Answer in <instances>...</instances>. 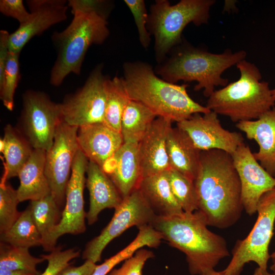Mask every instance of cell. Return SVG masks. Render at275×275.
Returning a JSON list of instances; mask_svg holds the SVG:
<instances>
[{
	"label": "cell",
	"mask_w": 275,
	"mask_h": 275,
	"mask_svg": "<svg viewBox=\"0 0 275 275\" xmlns=\"http://www.w3.org/2000/svg\"><path fill=\"white\" fill-rule=\"evenodd\" d=\"M198 210L208 226L228 228L244 210L240 181L231 154L221 150L201 151L194 180Z\"/></svg>",
	"instance_id": "6da1fadb"
},
{
	"label": "cell",
	"mask_w": 275,
	"mask_h": 275,
	"mask_svg": "<svg viewBox=\"0 0 275 275\" xmlns=\"http://www.w3.org/2000/svg\"><path fill=\"white\" fill-rule=\"evenodd\" d=\"M68 2L73 19L65 30L54 32L51 36L57 52L50 75V83L54 86H60L70 73L80 74L89 47L102 44L109 34L104 1Z\"/></svg>",
	"instance_id": "7a4b0ae2"
},
{
	"label": "cell",
	"mask_w": 275,
	"mask_h": 275,
	"mask_svg": "<svg viewBox=\"0 0 275 275\" xmlns=\"http://www.w3.org/2000/svg\"><path fill=\"white\" fill-rule=\"evenodd\" d=\"M151 226L162 239L185 255L192 275L214 269L222 259L230 255L225 239L208 228L204 216L198 210L156 216Z\"/></svg>",
	"instance_id": "3957f363"
},
{
	"label": "cell",
	"mask_w": 275,
	"mask_h": 275,
	"mask_svg": "<svg viewBox=\"0 0 275 275\" xmlns=\"http://www.w3.org/2000/svg\"><path fill=\"white\" fill-rule=\"evenodd\" d=\"M123 73V83L130 100L142 103L157 117L177 123L195 114L210 111L189 96L187 85H179L159 78L148 64L126 63Z\"/></svg>",
	"instance_id": "277c9868"
},
{
	"label": "cell",
	"mask_w": 275,
	"mask_h": 275,
	"mask_svg": "<svg viewBox=\"0 0 275 275\" xmlns=\"http://www.w3.org/2000/svg\"><path fill=\"white\" fill-rule=\"evenodd\" d=\"M239 78L215 90L206 106L217 115L229 117L234 122L251 121L274 107L268 82L261 81L258 67L245 59L236 64Z\"/></svg>",
	"instance_id": "5b68a950"
},
{
	"label": "cell",
	"mask_w": 275,
	"mask_h": 275,
	"mask_svg": "<svg viewBox=\"0 0 275 275\" xmlns=\"http://www.w3.org/2000/svg\"><path fill=\"white\" fill-rule=\"evenodd\" d=\"M246 52H232L227 50L219 54L213 53L193 47L181 49L159 67L157 73L162 79L176 84L180 80L196 81L195 91L203 90L204 96L209 97L217 86L225 87L228 79L222 77L227 69L244 60Z\"/></svg>",
	"instance_id": "8992f818"
},
{
	"label": "cell",
	"mask_w": 275,
	"mask_h": 275,
	"mask_svg": "<svg viewBox=\"0 0 275 275\" xmlns=\"http://www.w3.org/2000/svg\"><path fill=\"white\" fill-rule=\"evenodd\" d=\"M214 0H181L171 5L167 0L156 1L148 17V28L155 39L157 59H162L174 46L182 42L181 35L192 22L197 26L207 23Z\"/></svg>",
	"instance_id": "52a82bcc"
},
{
	"label": "cell",
	"mask_w": 275,
	"mask_h": 275,
	"mask_svg": "<svg viewBox=\"0 0 275 275\" xmlns=\"http://www.w3.org/2000/svg\"><path fill=\"white\" fill-rule=\"evenodd\" d=\"M257 212L258 217L250 232L244 239L237 240L234 246L231 261L222 270L226 275H240L245 264L250 262L267 269L275 222V188L261 197Z\"/></svg>",
	"instance_id": "ba28073f"
},
{
	"label": "cell",
	"mask_w": 275,
	"mask_h": 275,
	"mask_svg": "<svg viewBox=\"0 0 275 275\" xmlns=\"http://www.w3.org/2000/svg\"><path fill=\"white\" fill-rule=\"evenodd\" d=\"M61 121L60 104L47 94L32 90L24 93L16 128L34 149H49Z\"/></svg>",
	"instance_id": "9c48e42d"
},
{
	"label": "cell",
	"mask_w": 275,
	"mask_h": 275,
	"mask_svg": "<svg viewBox=\"0 0 275 275\" xmlns=\"http://www.w3.org/2000/svg\"><path fill=\"white\" fill-rule=\"evenodd\" d=\"M156 216L140 190L135 189L123 199L100 233L86 244L82 259L95 263L100 261L103 250L111 241L131 227L139 229L151 225Z\"/></svg>",
	"instance_id": "30bf717a"
},
{
	"label": "cell",
	"mask_w": 275,
	"mask_h": 275,
	"mask_svg": "<svg viewBox=\"0 0 275 275\" xmlns=\"http://www.w3.org/2000/svg\"><path fill=\"white\" fill-rule=\"evenodd\" d=\"M107 79L102 73V67H96L84 86L60 103L62 121L78 127L103 123Z\"/></svg>",
	"instance_id": "8fae6325"
},
{
	"label": "cell",
	"mask_w": 275,
	"mask_h": 275,
	"mask_svg": "<svg viewBox=\"0 0 275 275\" xmlns=\"http://www.w3.org/2000/svg\"><path fill=\"white\" fill-rule=\"evenodd\" d=\"M78 128L61 121L57 127L52 146L46 152L45 175L51 195L61 209L65 204L66 190L79 149Z\"/></svg>",
	"instance_id": "7c38bea8"
},
{
	"label": "cell",
	"mask_w": 275,
	"mask_h": 275,
	"mask_svg": "<svg viewBox=\"0 0 275 275\" xmlns=\"http://www.w3.org/2000/svg\"><path fill=\"white\" fill-rule=\"evenodd\" d=\"M88 162V159L79 148L74 157L67 186L65 207L61 219L42 246L46 251L53 250L56 247L58 239L62 235H78L86 231L87 213L84 209V190Z\"/></svg>",
	"instance_id": "4fadbf2b"
},
{
	"label": "cell",
	"mask_w": 275,
	"mask_h": 275,
	"mask_svg": "<svg viewBox=\"0 0 275 275\" xmlns=\"http://www.w3.org/2000/svg\"><path fill=\"white\" fill-rule=\"evenodd\" d=\"M217 116L211 111L202 115L195 114L176 123V126L187 134L200 150L219 149L232 154L244 143V139L241 133L225 129Z\"/></svg>",
	"instance_id": "5bb4252c"
},
{
	"label": "cell",
	"mask_w": 275,
	"mask_h": 275,
	"mask_svg": "<svg viewBox=\"0 0 275 275\" xmlns=\"http://www.w3.org/2000/svg\"><path fill=\"white\" fill-rule=\"evenodd\" d=\"M231 155L240 181L244 210L249 215H252L257 212L261 197L275 188V177L261 166L244 143Z\"/></svg>",
	"instance_id": "9a60e30c"
},
{
	"label": "cell",
	"mask_w": 275,
	"mask_h": 275,
	"mask_svg": "<svg viewBox=\"0 0 275 275\" xmlns=\"http://www.w3.org/2000/svg\"><path fill=\"white\" fill-rule=\"evenodd\" d=\"M68 2L64 0H30L26 3L30 16L24 23L10 34L9 51L20 53L25 44L34 36L41 34L51 26L65 20Z\"/></svg>",
	"instance_id": "2e32d148"
},
{
	"label": "cell",
	"mask_w": 275,
	"mask_h": 275,
	"mask_svg": "<svg viewBox=\"0 0 275 275\" xmlns=\"http://www.w3.org/2000/svg\"><path fill=\"white\" fill-rule=\"evenodd\" d=\"M172 121L157 117L139 143V153L143 178L170 169L167 140Z\"/></svg>",
	"instance_id": "e0dca14e"
},
{
	"label": "cell",
	"mask_w": 275,
	"mask_h": 275,
	"mask_svg": "<svg viewBox=\"0 0 275 275\" xmlns=\"http://www.w3.org/2000/svg\"><path fill=\"white\" fill-rule=\"evenodd\" d=\"M77 140L79 149L88 160L102 169L124 144L121 132L103 123L78 127Z\"/></svg>",
	"instance_id": "ac0fdd59"
},
{
	"label": "cell",
	"mask_w": 275,
	"mask_h": 275,
	"mask_svg": "<svg viewBox=\"0 0 275 275\" xmlns=\"http://www.w3.org/2000/svg\"><path fill=\"white\" fill-rule=\"evenodd\" d=\"M102 169L108 176L123 199L138 188L143 176L139 143H124Z\"/></svg>",
	"instance_id": "d6986e66"
},
{
	"label": "cell",
	"mask_w": 275,
	"mask_h": 275,
	"mask_svg": "<svg viewBox=\"0 0 275 275\" xmlns=\"http://www.w3.org/2000/svg\"><path fill=\"white\" fill-rule=\"evenodd\" d=\"M236 127L243 132L248 139L257 142L259 150L253 153L254 156L270 175L275 177V107L255 120L238 122Z\"/></svg>",
	"instance_id": "ffe728a7"
},
{
	"label": "cell",
	"mask_w": 275,
	"mask_h": 275,
	"mask_svg": "<svg viewBox=\"0 0 275 275\" xmlns=\"http://www.w3.org/2000/svg\"><path fill=\"white\" fill-rule=\"evenodd\" d=\"M86 174V184L90 195V207L86 218L91 225L97 221L99 214L103 209H115L123 198L112 180L98 164L89 161Z\"/></svg>",
	"instance_id": "44dd1931"
},
{
	"label": "cell",
	"mask_w": 275,
	"mask_h": 275,
	"mask_svg": "<svg viewBox=\"0 0 275 275\" xmlns=\"http://www.w3.org/2000/svg\"><path fill=\"white\" fill-rule=\"evenodd\" d=\"M167 148L170 169L194 181L201 151L195 146L187 134L177 126L172 127L169 132Z\"/></svg>",
	"instance_id": "7402d4cb"
},
{
	"label": "cell",
	"mask_w": 275,
	"mask_h": 275,
	"mask_svg": "<svg viewBox=\"0 0 275 275\" xmlns=\"http://www.w3.org/2000/svg\"><path fill=\"white\" fill-rule=\"evenodd\" d=\"M46 151L34 149L20 171V184L17 191L19 202L37 200L51 195L45 175Z\"/></svg>",
	"instance_id": "603a6c76"
},
{
	"label": "cell",
	"mask_w": 275,
	"mask_h": 275,
	"mask_svg": "<svg viewBox=\"0 0 275 275\" xmlns=\"http://www.w3.org/2000/svg\"><path fill=\"white\" fill-rule=\"evenodd\" d=\"M138 189L157 216L183 212L172 193L168 171L143 177Z\"/></svg>",
	"instance_id": "cb8c5ba5"
},
{
	"label": "cell",
	"mask_w": 275,
	"mask_h": 275,
	"mask_svg": "<svg viewBox=\"0 0 275 275\" xmlns=\"http://www.w3.org/2000/svg\"><path fill=\"white\" fill-rule=\"evenodd\" d=\"M34 148L16 128L7 124L4 135L1 139V152L5 161L2 182L18 176V174L31 156Z\"/></svg>",
	"instance_id": "d4e9b609"
},
{
	"label": "cell",
	"mask_w": 275,
	"mask_h": 275,
	"mask_svg": "<svg viewBox=\"0 0 275 275\" xmlns=\"http://www.w3.org/2000/svg\"><path fill=\"white\" fill-rule=\"evenodd\" d=\"M157 117L142 103L130 100L121 121V133L124 143H139Z\"/></svg>",
	"instance_id": "484cf974"
},
{
	"label": "cell",
	"mask_w": 275,
	"mask_h": 275,
	"mask_svg": "<svg viewBox=\"0 0 275 275\" xmlns=\"http://www.w3.org/2000/svg\"><path fill=\"white\" fill-rule=\"evenodd\" d=\"M139 230L137 236L131 242L101 264L97 265L91 275H107L118 264L130 257L139 249L145 246L157 248L159 245L162 237L151 226L141 227Z\"/></svg>",
	"instance_id": "4316f807"
},
{
	"label": "cell",
	"mask_w": 275,
	"mask_h": 275,
	"mask_svg": "<svg viewBox=\"0 0 275 275\" xmlns=\"http://www.w3.org/2000/svg\"><path fill=\"white\" fill-rule=\"evenodd\" d=\"M1 242L29 249L42 245V237L33 218L29 206L6 232L0 234Z\"/></svg>",
	"instance_id": "83f0119b"
},
{
	"label": "cell",
	"mask_w": 275,
	"mask_h": 275,
	"mask_svg": "<svg viewBox=\"0 0 275 275\" xmlns=\"http://www.w3.org/2000/svg\"><path fill=\"white\" fill-rule=\"evenodd\" d=\"M122 77H114L106 80V101L104 122L112 129L121 132L123 113L130 101Z\"/></svg>",
	"instance_id": "f1b7e54d"
},
{
	"label": "cell",
	"mask_w": 275,
	"mask_h": 275,
	"mask_svg": "<svg viewBox=\"0 0 275 275\" xmlns=\"http://www.w3.org/2000/svg\"><path fill=\"white\" fill-rule=\"evenodd\" d=\"M29 207L41 235L42 246L60 223L62 212L51 195L31 201Z\"/></svg>",
	"instance_id": "f546056e"
},
{
	"label": "cell",
	"mask_w": 275,
	"mask_h": 275,
	"mask_svg": "<svg viewBox=\"0 0 275 275\" xmlns=\"http://www.w3.org/2000/svg\"><path fill=\"white\" fill-rule=\"evenodd\" d=\"M45 260L31 254L29 249L14 246L1 242L0 269L12 270H23L40 274L37 266Z\"/></svg>",
	"instance_id": "4dcf8cb0"
},
{
	"label": "cell",
	"mask_w": 275,
	"mask_h": 275,
	"mask_svg": "<svg viewBox=\"0 0 275 275\" xmlns=\"http://www.w3.org/2000/svg\"><path fill=\"white\" fill-rule=\"evenodd\" d=\"M168 175L172 193L184 212L198 210V199L194 181L180 172L170 169Z\"/></svg>",
	"instance_id": "1f68e13d"
},
{
	"label": "cell",
	"mask_w": 275,
	"mask_h": 275,
	"mask_svg": "<svg viewBox=\"0 0 275 275\" xmlns=\"http://www.w3.org/2000/svg\"><path fill=\"white\" fill-rule=\"evenodd\" d=\"M19 54L9 51L3 79L0 83V98L9 111L13 109L14 94L20 79Z\"/></svg>",
	"instance_id": "d6a6232c"
},
{
	"label": "cell",
	"mask_w": 275,
	"mask_h": 275,
	"mask_svg": "<svg viewBox=\"0 0 275 275\" xmlns=\"http://www.w3.org/2000/svg\"><path fill=\"white\" fill-rule=\"evenodd\" d=\"M17 191L7 182L0 183V234L7 231L19 217Z\"/></svg>",
	"instance_id": "836d02e7"
},
{
	"label": "cell",
	"mask_w": 275,
	"mask_h": 275,
	"mask_svg": "<svg viewBox=\"0 0 275 275\" xmlns=\"http://www.w3.org/2000/svg\"><path fill=\"white\" fill-rule=\"evenodd\" d=\"M79 256V251L75 248L62 250L60 246L56 247L49 254L40 256L48 263L44 271L40 275H57L62 269L70 264V261Z\"/></svg>",
	"instance_id": "e575fe53"
},
{
	"label": "cell",
	"mask_w": 275,
	"mask_h": 275,
	"mask_svg": "<svg viewBox=\"0 0 275 275\" xmlns=\"http://www.w3.org/2000/svg\"><path fill=\"white\" fill-rule=\"evenodd\" d=\"M124 2L134 17L141 44L144 47H148L151 38L146 25L148 17L145 2L143 0H125Z\"/></svg>",
	"instance_id": "d590c367"
},
{
	"label": "cell",
	"mask_w": 275,
	"mask_h": 275,
	"mask_svg": "<svg viewBox=\"0 0 275 275\" xmlns=\"http://www.w3.org/2000/svg\"><path fill=\"white\" fill-rule=\"evenodd\" d=\"M154 256L153 253L143 248L126 259L119 268H113L107 275H142L146 262Z\"/></svg>",
	"instance_id": "8d00e7d4"
},
{
	"label": "cell",
	"mask_w": 275,
	"mask_h": 275,
	"mask_svg": "<svg viewBox=\"0 0 275 275\" xmlns=\"http://www.w3.org/2000/svg\"><path fill=\"white\" fill-rule=\"evenodd\" d=\"M0 12L5 16L16 19L19 24L25 22L31 15L22 0H1Z\"/></svg>",
	"instance_id": "74e56055"
},
{
	"label": "cell",
	"mask_w": 275,
	"mask_h": 275,
	"mask_svg": "<svg viewBox=\"0 0 275 275\" xmlns=\"http://www.w3.org/2000/svg\"><path fill=\"white\" fill-rule=\"evenodd\" d=\"M97 264L90 260L85 262L79 266H74L70 264L67 266L57 275H91L94 271Z\"/></svg>",
	"instance_id": "f35d334b"
},
{
	"label": "cell",
	"mask_w": 275,
	"mask_h": 275,
	"mask_svg": "<svg viewBox=\"0 0 275 275\" xmlns=\"http://www.w3.org/2000/svg\"><path fill=\"white\" fill-rule=\"evenodd\" d=\"M10 34L6 30L0 31V83L4 77L9 55L8 41Z\"/></svg>",
	"instance_id": "ab89813d"
},
{
	"label": "cell",
	"mask_w": 275,
	"mask_h": 275,
	"mask_svg": "<svg viewBox=\"0 0 275 275\" xmlns=\"http://www.w3.org/2000/svg\"><path fill=\"white\" fill-rule=\"evenodd\" d=\"M41 273L38 274L23 270H12L0 269V275H40Z\"/></svg>",
	"instance_id": "60d3db41"
},
{
	"label": "cell",
	"mask_w": 275,
	"mask_h": 275,
	"mask_svg": "<svg viewBox=\"0 0 275 275\" xmlns=\"http://www.w3.org/2000/svg\"><path fill=\"white\" fill-rule=\"evenodd\" d=\"M253 275H275V274L272 272L271 273L268 272L267 269H262L258 267L255 269Z\"/></svg>",
	"instance_id": "b9f144b4"
},
{
	"label": "cell",
	"mask_w": 275,
	"mask_h": 275,
	"mask_svg": "<svg viewBox=\"0 0 275 275\" xmlns=\"http://www.w3.org/2000/svg\"><path fill=\"white\" fill-rule=\"evenodd\" d=\"M201 275H226L223 271H217L214 269H211L206 271L203 273Z\"/></svg>",
	"instance_id": "7bdbcfd3"
},
{
	"label": "cell",
	"mask_w": 275,
	"mask_h": 275,
	"mask_svg": "<svg viewBox=\"0 0 275 275\" xmlns=\"http://www.w3.org/2000/svg\"><path fill=\"white\" fill-rule=\"evenodd\" d=\"M272 264L270 266V270L275 274V259L272 260Z\"/></svg>",
	"instance_id": "ee69618b"
},
{
	"label": "cell",
	"mask_w": 275,
	"mask_h": 275,
	"mask_svg": "<svg viewBox=\"0 0 275 275\" xmlns=\"http://www.w3.org/2000/svg\"><path fill=\"white\" fill-rule=\"evenodd\" d=\"M271 95L273 99L274 100V101H275V88L271 90Z\"/></svg>",
	"instance_id": "f6af8a7d"
},
{
	"label": "cell",
	"mask_w": 275,
	"mask_h": 275,
	"mask_svg": "<svg viewBox=\"0 0 275 275\" xmlns=\"http://www.w3.org/2000/svg\"><path fill=\"white\" fill-rule=\"evenodd\" d=\"M270 258H271L272 260L275 259V251L270 255Z\"/></svg>",
	"instance_id": "bcb514c9"
}]
</instances>
